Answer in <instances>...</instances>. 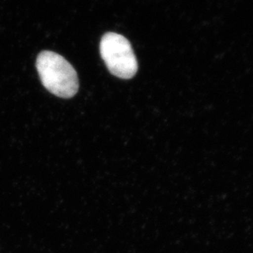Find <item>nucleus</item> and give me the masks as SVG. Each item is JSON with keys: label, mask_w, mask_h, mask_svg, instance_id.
<instances>
[{"label": "nucleus", "mask_w": 253, "mask_h": 253, "mask_svg": "<svg viewBox=\"0 0 253 253\" xmlns=\"http://www.w3.org/2000/svg\"><path fill=\"white\" fill-rule=\"evenodd\" d=\"M100 54L113 75L130 79L136 75L138 63L128 40L122 35L109 32L102 37Z\"/></svg>", "instance_id": "2"}, {"label": "nucleus", "mask_w": 253, "mask_h": 253, "mask_svg": "<svg viewBox=\"0 0 253 253\" xmlns=\"http://www.w3.org/2000/svg\"><path fill=\"white\" fill-rule=\"evenodd\" d=\"M37 68L42 84L52 94L71 98L78 92L77 72L61 55L54 52H42L37 57Z\"/></svg>", "instance_id": "1"}]
</instances>
